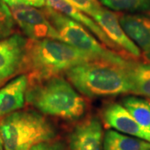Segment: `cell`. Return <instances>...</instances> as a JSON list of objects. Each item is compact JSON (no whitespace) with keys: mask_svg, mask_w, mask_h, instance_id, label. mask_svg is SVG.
<instances>
[{"mask_svg":"<svg viewBox=\"0 0 150 150\" xmlns=\"http://www.w3.org/2000/svg\"><path fill=\"white\" fill-rule=\"evenodd\" d=\"M25 99L26 103L44 115L65 120L80 118L87 108L80 93L59 75L28 79Z\"/></svg>","mask_w":150,"mask_h":150,"instance_id":"1","label":"cell"},{"mask_svg":"<svg viewBox=\"0 0 150 150\" xmlns=\"http://www.w3.org/2000/svg\"><path fill=\"white\" fill-rule=\"evenodd\" d=\"M94 60L90 54L60 40H28L23 71L28 73L29 79H44Z\"/></svg>","mask_w":150,"mask_h":150,"instance_id":"2","label":"cell"},{"mask_svg":"<svg viewBox=\"0 0 150 150\" xmlns=\"http://www.w3.org/2000/svg\"><path fill=\"white\" fill-rule=\"evenodd\" d=\"M66 79L88 98L117 96L131 93L124 67L94 60L76 65L64 72Z\"/></svg>","mask_w":150,"mask_h":150,"instance_id":"3","label":"cell"},{"mask_svg":"<svg viewBox=\"0 0 150 150\" xmlns=\"http://www.w3.org/2000/svg\"><path fill=\"white\" fill-rule=\"evenodd\" d=\"M57 131L41 113L18 110L0 119V137L5 150H29L55 139Z\"/></svg>","mask_w":150,"mask_h":150,"instance_id":"4","label":"cell"},{"mask_svg":"<svg viewBox=\"0 0 150 150\" xmlns=\"http://www.w3.org/2000/svg\"><path fill=\"white\" fill-rule=\"evenodd\" d=\"M43 10L63 42L90 54L97 60L120 67H125L128 64V59L98 41L95 36L79 23L47 5Z\"/></svg>","mask_w":150,"mask_h":150,"instance_id":"5","label":"cell"},{"mask_svg":"<svg viewBox=\"0 0 150 150\" xmlns=\"http://www.w3.org/2000/svg\"><path fill=\"white\" fill-rule=\"evenodd\" d=\"M9 8L15 23L30 40L51 38L62 41L43 10L26 5L9 6Z\"/></svg>","mask_w":150,"mask_h":150,"instance_id":"6","label":"cell"},{"mask_svg":"<svg viewBox=\"0 0 150 150\" xmlns=\"http://www.w3.org/2000/svg\"><path fill=\"white\" fill-rule=\"evenodd\" d=\"M28 41L27 38L17 33L0 39L1 80H7L23 71Z\"/></svg>","mask_w":150,"mask_h":150,"instance_id":"7","label":"cell"},{"mask_svg":"<svg viewBox=\"0 0 150 150\" xmlns=\"http://www.w3.org/2000/svg\"><path fill=\"white\" fill-rule=\"evenodd\" d=\"M100 26L107 37L111 40L118 50H122L134 58L139 59L142 56V52L139 47L129 38L123 30L118 19V15L113 12L102 8L92 17Z\"/></svg>","mask_w":150,"mask_h":150,"instance_id":"8","label":"cell"},{"mask_svg":"<svg viewBox=\"0 0 150 150\" xmlns=\"http://www.w3.org/2000/svg\"><path fill=\"white\" fill-rule=\"evenodd\" d=\"M103 120L108 128L119 133L150 142V134L141 128L130 112L118 103H111L103 109Z\"/></svg>","mask_w":150,"mask_h":150,"instance_id":"9","label":"cell"},{"mask_svg":"<svg viewBox=\"0 0 150 150\" xmlns=\"http://www.w3.org/2000/svg\"><path fill=\"white\" fill-rule=\"evenodd\" d=\"M103 132L100 120L90 117L79 123L70 134L71 150H103Z\"/></svg>","mask_w":150,"mask_h":150,"instance_id":"10","label":"cell"},{"mask_svg":"<svg viewBox=\"0 0 150 150\" xmlns=\"http://www.w3.org/2000/svg\"><path fill=\"white\" fill-rule=\"evenodd\" d=\"M120 24L129 38L150 62V16L144 14H122Z\"/></svg>","mask_w":150,"mask_h":150,"instance_id":"11","label":"cell"},{"mask_svg":"<svg viewBox=\"0 0 150 150\" xmlns=\"http://www.w3.org/2000/svg\"><path fill=\"white\" fill-rule=\"evenodd\" d=\"M28 85V76L22 74L0 88V119L24 106Z\"/></svg>","mask_w":150,"mask_h":150,"instance_id":"12","label":"cell"},{"mask_svg":"<svg viewBox=\"0 0 150 150\" xmlns=\"http://www.w3.org/2000/svg\"><path fill=\"white\" fill-rule=\"evenodd\" d=\"M46 5L59 11L61 13L66 16L69 17L70 18L74 21L79 23L84 28H86L90 32L98 38L101 43L110 49L118 51L116 46L111 42V40L107 37L105 33L103 32L100 26L88 15H87L83 12L79 10L76 7L71 4L67 0H46Z\"/></svg>","mask_w":150,"mask_h":150,"instance_id":"13","label":"cell"},{"mask_svg":"<svg viewBox=\"0 0 150 150\" xmlns=\"http://www.w3.org/2000/svg\"><path fill=\"white\" fill-rule=\"evenodd\" d=\"M124 69L131 85V93L150 100V63L129 60Z\"/></svg>","mask_w":150,"mask_h":150,"instance_id":"14","label":"cell"},{"mask_svg":"<svg viewBox=\"0 0 150 150\" xmlns=\"http://www.w3.org/2000/svg\"><path fill=\"white\" fill-rule=\"evenodd\" d=\"M103 150H150V142L109 129L103 135Z\"/></svg>","mask_w":150,"mask_h":150,"instance_id":"15","label":"cell"},{"mask_svg":"<svg viewBox=\"0 0 150 150\" xmlns=\"http://www.w3.org/2000/svg\"><path fill=\"white\" fill-rule=\"evenodd\" d=\"M134 117L141 128L150 134V101L144 98L127 96L122 99V103Z\"/></svg>","mask_w":150,"mask_h":150,"instance_id":"16","label":"cell"},{"mask_svg":"<svg viewBox=\"0 0 150 150\" xmlns=\"http://www.w3.org/2000/svg\"><path fill=\"white\" fill-rule=\"evenodd\" d=\"M100 3L115 11L150 13V0H100Z\"/></svg>","mask_w":150,"mask_h":150,"instance_id":"17","label":"cell"},{"mask_svg":"<svg viewBox=\"0 0 150 150\" xmlns=\"http://www.w3.org/2000/svg\"><path fill=\"white\" fill-rule=\"evenodd\" d=\"M15 24L10 8L3 0H0V39L12 35Z\"/></svg>","mask_w":150,"mask_h":150,"instance_id":"18","label":"cell"},{"mask_svg":"<svg viewBox=\"0 0 150 150\" xmlns=\"http://www.w3.org/2000/svg\"><path fill=\"white\" fill-rule=\"evenodd\" d=\"M71 4L91 18L102 8L98 0H67Z\"/></svg>","mask_w":150,"mask_h":150,"instance_id":"19","label":"cell"},{"mask_svg":"<svg viewBox=\"0 0 150 150\" xmlns=\"http://www.w3.org/2000/svg\"><path fill=\"white\" fill-rule=\"evenodd\" d=\"M29 150H71L65 143L59 140H49L33 146Z\"/></svg>","mask_w":150,"mask_h":150,"instance_id":"20","label":"cell"},{"mask_svg":"<svg viewBox=\"0 0 150 150\" xmlns=\"http://www.w3.org/2000/svg\"><path fill=\"white\" fill-rule=\"evenodd\" d=\"M8 6L26 5L43 8L46 6V0H3Z\"/></svg>","mask_w":150,"mask_h":150,"instance_id":"21","label":"cell"},{"mask_svg":"<svg viewBox=\"0 0 150 150\" xmlns=\"http://www.w3.org/2000/svg\"><path fill=\"white\" fill-rule=\"evenodd\" d=\"M0 150H5L4 149V147L3 141H2V139H1V137H0Z\"/></svg>","mask_w":150,"mask_h":150,"instance_id":"22","label":"cell"},{"mask_svg":"<svg viewBox=\"0 0 150 150\" xmlns=\"http://www.w3.org/2000/svg\"><path fill=\"white\" fill-rule=\"evenodd\" d=\"M4 81H3V80H1V79H0V87L2 86V84H3V83H4Z\"/></svg>","mask_w":150,"mask_h":150,"instance_id":"23","label":"cell"}]
</instances>
